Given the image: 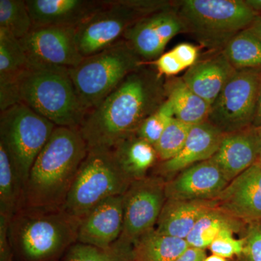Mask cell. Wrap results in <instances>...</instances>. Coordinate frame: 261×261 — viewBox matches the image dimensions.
<instances>
[{
    "mask_svg": "<svg viewBox=\"0 0 261 261\" xmlns=\"http://www.w3.org/2000/svg\"><path fill=\"white\" fill-rule=\"evenodd\" d=\"M260 80L261 68L236 70L211 105L207 121L224 134L252 126Z\"/></svg>",
    "mask_w": 261,
    "mask_h": 261,
    "instance_id": "30bf717a",
    "label": "cell"
},
{
    "mask_svg": "<svg viewBox=\"0 0 261 261\" xmlns=\"http://www.w3.org/2000/svg\"><path fill=\"white\" fill-rule=\"evenodd\" d=\"M222 53L236 70L261 68V40L249 29L235 35Z\"/></svg>",
    "mask_w": 261,
    "mask_h": 261,
    "instance_id": "4316f807",
    "label": "cell"
},
{
    "mask_svg": "<svg viewBox=\"0 0 261 261\" xmlns=\"http://www.w3.org/2000/svg\"><path fill=\"white\" fill-rule=\"evenodd\" d=\"M204 261H227V260L224 257L219 256V255H212L206 257Z\"/></svg>",
    "mask_w": 261,
    "mask_h": 261,
    "instance_id": "b9f144b4",
    "label": "cell"
},
{
    "mask_svg": "<svg viewBox=\"0 0 261 261\" xmlns=\"http://www.w3.org/2000/svg\"><path fill=\"white\" fill-rule=\"evenodd\" d=\"M22 103L56 126L80 128L86 112L69 69L30 66L16 83L0 87V110Z\"/></svg>",
    "mask_w": 261,
    "mask_h": 261,
    "instance_id": "3957f363",
    "label": "cell"
},
{
    "mask_svg": "<svg viewBox=\"0 0 261 261\" xmlns=\"http://www.w3.org/2000/svg\"><path fill=\"white\" fill-rule=\"evenodd\" d=\"M236 69L222 51L196 62L187 69L182 80L196 94L212 105Z\"/></svg>",
    "mask_w": 261,
    "mask_h": 261,
    "instance_id": "ffe728a7",
    "label": "cell"
},
{
    "mask_svg": "<svg viewBox=\"0 0 261 261\" xmlns=\"http://www.w3.org/2000/svg\"><path fill=\"white\" fill-rule=\"evenodd\" d=\"M173 118L172 105L166 98L163 104L146 118L136 135L154 147Z\"/></svg>",
    "mask_w": 261,
    "mask_h": 261,
    "instance_id": "1f68e13d",
    "label": "cell"
},
{
    "mask_svg": "<svg viewBox=\"0 0 261 261\" xmlns=\"http://www.w3.org/2000/svg\"><path fill=\"white\" fill-rule=\"evenodd\" d=\"M184 30L172 4L146 15L134 23L123 35L137 54L145 61H154L163 54L168 43Z\"/></svg>",
    "mask_w": 261,
    "mask_h": 261,
    "instance_id": "4fadbf2b",
    "label": "cell"
},
{
    "mask_svg": "<svg viewBox=\"0 0 261 261\" xmlns=\"http://www.w3.org/2000/svg\"><path fill=\"white\" fill-rule=\"evenodd\" d=\"M80 222L62 207H20L8 225L12 252L25 261L55 260L77 243Z\"/></svg>",
    "mask_w": 261,
    "mask_h": 261,
    "instance_id": "277c9868",
    "label": "cell"
},
{
    "mask_svg": "<svg viewBox=\"0 0 261 261\" xmlns=\"http://www.w3.org/2000/svg\"><path fill=\"white\" fill-rule=\"evenodd\" d=\"M31 66L74 68L83 61L75 41V29L47 27L32 29L20 39Z\"/></svg>",
    "mask_w": 261,
    "mask_h": 261,
    "instance_id": "7c38bea8",
    "label": "cell"
},
{
    "mask_svg": "<svg viewBox=\"0 0 261 261\" xmlns=\"http://www.w3.org/2000/svg\"><path fill=\"white\" fill-rule=\"evenodd\" d=\"M247 5L259 13L261 11V0H245Z\"/></svg>",
    "mask_w": 261,
    "mask_h": 261,
    "instance_id": "60d3db41",
    "label": "cell"
},
{
    "mask_svg": "<svg viewBox=\"0 0 261 261\" xmlns=\"http://www.w3.org/2000/svg\"><path fill=\"white\" fill-rule=\"evenodd\" d=\"M192 126L173 118L154 145L161 162L176 157L186 143Z\"/></svg>",
    "mask_w": 261,
    "mask_h": 261,
    "instance_id": "4dcf8cb0",
    "label": "cell"
},
{
    "mask_svg": "<svg viewBox=\"0 0 261 261\" xmlns=\"http://www.w3.org/2000/svg\"><path fill=\"white\" fill-rule=\"evenodd\" d=\"M217 206V201L166 199L156 224L163 234L186 240L197 221Z\"/></svg>",
    "mask_w": 261,
    "mask_h": 261,
    "instance_id": "44dd1931",
    "label": "cell"
},
{
    "mask_svg": "<svg viewBox=\"0 0 261 261\" xmlns=\"http://www.w3.org/2000/svg\"><path fill=\"white\" fill-rule=\"evenodd\" d=\"M33 28L32 18L24 0H0V29L23 39Z\"/></svg>",
    "mask_w": 261,
    "mask_h": 261,
    "instance_id": "f546056e",
    "label": "cell"
},
{
    "mask_svg": "<svg viewBox=\"0 0 261 261\" xmlns=\"http://www.w3.org/2000/svg\"><path fill=\"white\" fill-rule=\"evenodd\" d=\"M33 28L75 29L97 12L103 0H27Z\"/></svg>",
    "mask_w": 261,
    "mask_h": 261,
    "instance_id": "d6986e66",
    "label": "cell"
},
{
    "mask_svg": "<svg viewBox=\"0 0 261 261\" xmlns=\"http://www.w3.org/2000/svg\"><path fill=\"white\" fill-rule=\"evenodd\" d=\"M228 184L216 163L207 160L183 170L166 181V199L216 200Z\"/></svg>",
    "mask_w": 261,
    "mask_h": 261,
    "instance_id": "9a60e30c",
    "label": "cell"
},
{
    "mask_svg": "<svg viewBox=\"0 0 261 261\" xmlns=\"http://www.w3.org/2000/svg\"><path fill=\"white\" fill-rule=\"evenodd\" d=\"M166 181L161 176L132 182L123 195V228L120 238L134 244L154 229L166 200Z\"/></svg>",
    "mask_w": 261,
    "mask_h": 261,
    "instance_id": "8fae6325",
    "label": "cell"
},
{
    "mask_svg": "<svg viewBox=\"0 0 261 261\" xmlns=\"http://www.w3.org/2000/svg\"><path fill=\"white\" fill-rule=\"evenodd\" d=\"M171 5L153 0H103L102 6L75 29L79 51L84 58L93 56L123 39L140 18Z\"/></svg>",
    "mask_w": 261,
    "mask_h": 261,
    "instance_id": "ba28073f",
    "label": "cell"
},
{
    "mask_svg": "<svg viewBox=\"0 0 261 261\" xmlns=\"http://www.w3.org/2000/svg\"><path fill=\"white\" fill-rule=\"evenodd\" d=\"M23 192L11 160L0 144V216L10 221L21 207Z\"/></svg>",
    "mask_w": 261,
    "mask_h": 261,
    "instance_id": "83f0119b",
    "label": "cell"
},
{
    "mask_svg": "<svg viewBox=\"0 0 261 261\" xmlns=\"http://www.w3.org/2000/svg\"><path fill=\"white\" fill-rule=\"evenodd\" d=\"M243 231V251L238 261H261V221L246 224Z\"/></svg>",
    "mask_w": 261,
    "mask_h": 261,
    "instance_id": "d6a6232c",
    "label": "cell"
},
{
    "mask_svg": "<svg viewBox=\"0 0 261 261\" xmlns=\"http://www.w3.org/2000/svg\"><path fill=\"white\" fill-rule=\"evenodd\" d=\"M246 224L216 206L197 221L186 240L190 247L205 250L207 247L209 248L213 242L224 230L231 229L237 232L243 230Z\"/></svg>",
    "mask_w": 261,
    "mask_h": 261,
    "instance_id": "d4e9b609",
    "label": "cell"
},
{
    "mask_svg": "<svg viewBox=\"0 0 261 261\" xmlns=\"http://www.w3.org/2000/svg\"><path fill=\"white\" fill-rule=\"evenodd\" d=\"M185 32L202 46L221 49L259 15L242 0H183L172 4Z\"/></svg>",
    "mask_w": 261,
    "mask_h": 261,
    "instance_id": "5b68a950",
    "label": "cell"
},
{
    "mask_svg": "<svg viewBox=\"0 0 261 261\" xmlns=\"http://www.w3.org/2000/svg\"><path fill=\"white\" fill-rule=\"evenodd\" d=\"M133 244L123 239L108 248L75 243L70 247L64 261H132Z\"/></svg>",
    "mask_w": 261,
    "mask_h": 261,
    "instance_id": "f1b7e54d",
    "label": "cell"
},
{
    "mask_svg": "<svg viewBox=\"0 0 261 261\" xmlns=\"http://www.w3.org/2000/svg\"><path fill=\"white\" fill-rule=\"evenodd\" d=\"M166 97L165 84L157 71L143 65L132 72L86 113L79 129L88 150L111 149L121 141L135 135Z\"/></svg>",
    "mask_w": 261,
    "mask_h": 261,
    "instance_id": "6da1fadb",
    "label": "cell"
},
{
    "mask_svg": "<svg viewBox=\"0 0 261 261\" xmlns=\"http://www.w3.org/2000/svg\"><path fill=\"white\" fill-rule=\"evenodd\" d=\"M189 247L186 240L163 234L154 228L134 243L132 261H176Z\"/></svg>",
    "mask_w": 261,
    "mask_h": 261,
    "instance_id": "cb8c5ba5",
    "label": "cell"
},
{
    "mask_svg": "<svg viewBox=\"0 0 261 261\" xmlns=\"http://www.w3.org/2000/svg\"><path fill=\"white\" fill-rule=\"evenodd\" d=\"M165 90L176 119L190 126L207 121L211 105L189 88L182 79L170 80L165 84Z\"/></svg>",
    "mask_w": 261,
    "mask_h": 261,
    "instance_id": "603a6c76",
    "label": "cell"
},
{
    "mask_svg": "<svg viewBox=\"0 0 261 261\" xmlns=\"http://www.w3.org/2000/svg\"><path fill=\"white\" fill-rule=\"evenodd\" d=\"M123 228V195L98 204L81 220L77 243L106 249L121 237Z\"/></svg>",
    "mask_w": 261,
    "mask_h": 261,
    "instance_id": "2e32d148",
    "label": "cell"
},
{
    "mask_svg": "<svg viewBox=\"0 0 261 261\" xmlns=\"http://www.w3.org/2000/svg\"><path fill=\"white\" fill-rule=\"evenodd\" d=\"M150 63L155 67L156 71L161 77L173 76L186 69L171 50L163 53L159 58L151 61Z\"/></svg>",
    "mask_w": 261,
    "mask_h": 261,
    "instance_id": "e575fe53",
    "label": "cell"
},
{
    "mask_svg": "<svg viewBox=\"0 0 261 261\" xmlns=\"http://www.w3.org/2000/svg\"><path fill=\"white\" fill-rule=\"evenodd\" d=\"M260 150L257 128L250 126L224 134L211 160L230 182L259 161Z\"/></svg>",
    "mask_w": 261,
    "mask_h": 261,
    "instance_id": "e0dca14e",
    "label": "cell"
},
{
    "mask_svg": "<svg viewBox=\"0 0 261 261\" xmlns=\"http://www.w3.org/2000/svg\"><path fill=\"white\" fill-rule=\"evenodd\" d=\"M13 253L10 246L0 248V261H13Z\"/></svg>",
    "mask_w": 261,
    "mask_h": 261,
    "instance_id": "ab89813d",
    "label": "cell"
},
{
    "mask_svg": "<svg viewBox=\"0 0 261 261\" xmlns=\"http://www.w3.org/2000/svg\"><path fill=\"white\" fill-rule=\"evenodd\" d=\"M224 135L207 121L194 125L181 152L173 159L160 163L156 175L168 181L183 170L212 159Z\"/></svg>",
    "mask_w": 261,
    "mask_h": 261,
    "instance_id": "ac0fdd59",
    "label": "cell"
},
{
    "mask_svg": "<svg viewBox=\"0 0 261 261\" xmlns=\"http://www.w3.org/2000/svg\"><path fill=\"white\" fill-rule=\"evenodd\" d=\"M87 153L79 128L56 126L31 169L20 207H63Z\"/></svg>",
    "mask_w": 261,
    "mask_h": 261,
    "instance_id": "7a4b0ae2",
    "label": "cell"
},
{
    "mask_svg": "<svg viewBox=\"0 0 261 261\" xmlns=\"http://www.w3.org/2000/svg\"><path fill=\"white\" fill-rule=\"evenodd\" d=\"M130 183L111 149L88 150L62 208L82 220L102 201L124 195Z\"/></svg>",
    "mask_w": 261,
    "mask_h": 261,
    "instance_id": "52a82bcc",
    "label": "cell"
},
{
    "mask_svg": "<svg viewBox=\"0 0 261 261\" xmlns=\"http://www.w3.org/2000/svg\"><path fill=\"white\" fill-rule=\"evenodd\" d=\"M206 257L205 250L189 247L176 261H204Z\"/></svg>",
    "mask_w": 261,
    "mask_h": 261,
    "instance_id": "8d00e7d4",
    "label": "cell"
},
{
    "mask_svg": "<svg viewBox=\"0 0 261 261\" xmlns=\"http://www.w3.org/2000/svg\"><path fill=\"white\" fill-rule=\"evenodd\" d=\"M234 233L233 230L226 229L220 233L209 247L213 255L226 259L240 256L243 251V239L235 238Z\"/></svg>",
    "mask_w": 261,
    "mask_h": 261,
    "instance_id": "836d02e7",
    "label": "cell"
},
{
    "mask_svg": "<svg viewBox=\"0 0 261 261\" xmlns=\"http://www.w3.org/2000/svg\"><path fill=\"white\" fill-rule=\"evenodd\" d=\"M30 66L20 40L0 29V87L16 83Z\"/></svg>",
    "mask_w": 261,
    "mask_h": 261,
    "instance_id": "484cf974",
    "label": "cell"
},
{
    "mask_svg": "<svg viewBox=\"0 0 261 261\" xmlns=\"http://www.w3.org/2000/svg\"><path fill=\"white\" fill-rule=\"evenodd\" d=\"M111 151L118 167L130 182L147 177L159 160L154 146L137 135L118 142Z\"/></svg>",
    "mask_w": 261,
    "mask_h": 261,
    "instance_id": "7402d4cb",
    "label": "cell"
},
{
    "mask_svg": "<svg viewBox=\"0 0 261 261\" xmlns=\"http://www.w3.org/2000/svg\"><path fill=\"white\" fill-rule=\"evenodd\" d=\"M144 62L122 39L93 56L84 58L74 68H70V77L86 112L93 109L108 97Z\"/></svg>",
    "mask_w": 261,
    "mask_h": 261,
    "instance_id": "8992f818",
    "label": "cell"
},
{
    "mask_svg": "<svg viewBox=\"0 0 261 261\" xmlns=\"http://www.w3.org/2000/svg\"><path fill=\"white\" fill-rule=\"evenodd\" d=\"M261 40V15L259 14L248 28Z\"/></svg>",
    "mask_w": 261,
    "mask_h": 261,
    "instance_id": "74e56055",
    "label": "cell"
},
{
    "mask_svg": "<svg viewBox=\"0 0 261 261\" xmlns=\"http://www.w3.org/2000/svg\"><path fill=\"white\" fill-rule=\"evenodd\" d=\"M56 127L22 103L1 111L0 144L11 160L23 190L34 163Z\"/></svg>",
    "mask_w": 261,
    "mask_h": 261,
    "instance_id": "9c48e42d",
    "label": "cell"
},
{
    "mask_svg": "<svg viewBox=\"0 0 261 261\" xmlns=\"http://www.w3.org/2000/svg\"><path fill=\"white\" fill-rule=\"evenodd\" d=\"M217 207L244 224L261 221V161L230 181L216 199Z\"/></svg>",
    "mask_w": 261,
    "mask_h": 261,
    "instance_id": "5bb4252c",
    "label": "cell"
},
{
    "mask_svg": "<svg viewBox=\"0 0 261 261\" xmlns=\"http://www.w3.org/2000/svg\"><path fill=\"white\" fill-rule=\"evenodd\" d=\"M171 51L185 68L192 66L198 58V49L189 43H181L173 48Z\"/></svg>",
    "mask_w": 261,
    "mask_h": 261,
    "instance_id": "d590c367",
    "label": "cell"
},
{
    "mask_svg": "<svg viewBox=\"0 0 261 261\" xmlns=\"http://www.w3.org/2000/svg\"><path fill=\"white\" fill-rule=\"evenodd\" d=\"M252 126L256 127V128L261 126V80L260 89H259L258 101H257L256 114H255V120H254Z\"/></svg>",
    "mask_w": 261,
    "mask_h": 261,
    "instance_id": "f35d334b",
    "label": "cell"
},
{
    "mask_svg": "<svg viewBox=\"0 0 261 261\" xmlns=\"http://www.w3.org/2000/svg\"><path fill=\"white\" fill-rule=\"evenodd\" d=\"M257 128V132H258L259 138H260V157H259V161H261V126L258 127Z\"/></svg>",
    "mask_w": 261,
    "mask_h": 261,
    "instance_id": "7bdbcfd3",
    "label": "cell"
}]
</instances>
